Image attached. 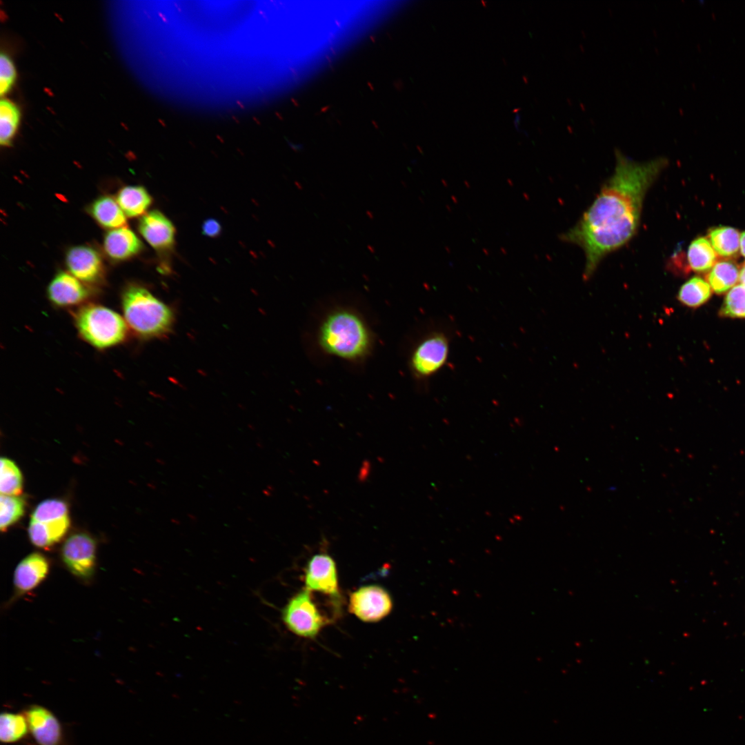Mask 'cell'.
<instances>
[{
    "label": "cell",
    "instance_id": "6da1fadb",
    "mask_svg": "<svg viewBox=\"0 0 745 745\" xmlns=\"http://www.w3.org/2000/svg\"><path fill=\"white\" fill-rule=\"evenodd\" d=\"M611 176L579 221L559 238L585 255L584 280L602 260L626 244L637 231L645 196L667 165L663 157L637 162L617 151Z\"/></svg>",
    "mask_w": 745,
    "mask_h": 745
},
{
    "label": "cell",
    "instance_id": "7a4b0ae2",
    "mask_svg": "<svg viewBox=\"0 0 745 745\" xmlns=\"http://www.w3.org/2000/svg\"><path fill=\"white\" fill-rule=\"evenodd\" d=\"M319 341L326 352L347 360L364 357L370 346L364 321L346 310L333 312L326 317L320 327Z\"/></svg>",
    "mask_w": 745,
    "mask_h": 745
},
{
    "label": "cell",
    "instance_id": "3957f363",
    "mask_svg": "<svg viewBox=\"0 0 745 745\" xmlns=\"http://www.w3.org/2000/svg\"><path fill=\"white\" fill-rule=\"evenodd\" d=\"M121 304L127 325L139 337H161L172 326L174 316L171 309L142 286L132 284L126 288Z\"/></svg>",
    "mask_w": 745,
    "mask_h": 745
},
{
    "label": "cell",
    "instance_id": "277c9868",
    "mask_svg": "<svg viewBox=\"0 0 745 745\" xmlns=\"http://www.w3.org/2000/svg\"><path fill=\"white\" fill-rule=\"evenodd\" d=\"M74 321L83 339L99 349L116 346L127 336L125 319L103 306L88 304L81 307L74 315Z\"/></svg>",
    "mask_w": 745,
    "mask_h": 745
},
{
    "label": "cell",
    "instance_id": "5b68a950",
    "mask_svg": "<svg viewBox=\"0 0 745 745\" xmlns=\"http://www.w3.org/2000/svg\"><path fill=\"white\" fill-rule=\"evenodd\" d=\"M450 335L444 329L436 328L428 332L416 345L410 360L414 375L427 379L437 374L447 362Z\"/></svg>",
    "mask_w": 745,
    "mask_h": 745
},
{
    "label": "cell",
    "instance_id": "8992f818",
    "mask_svg": "<svg viewBox=\"0 0 745 745\" xmlns=\"http://www.w3.org/2000/svg\"><path fill=\"white\" fill-rule=\"evenodd\" d=\"M282 620L292 633L306 638L317 636L328 623L306 588L288 601L282 610Z\"/></svg>",
    "mask_w": 745,
    "mask_h": 745
},
{
    "label": "cell",
    "instance_id": "52a82bcc",
    "mask_svg": "<svg viewBox=\"0 0 745 745\" xmlns=\"http://www.w3.org/2000/svg\"><path fill=\"white\" fill-rule=\"evenodd\" d=\"M96 542L85 533L70 536L61 548V559L72 574L87 580L92 577L96 566Z\"/></svg>",
    "mask_w": 745,
    "mask_h": 745
},
{
    "label": "cell",
    "instance_id": "ba28073f",
    "mask_svg": "<svg viewBox=\"0 0 745 745\" xmlns=\"http://www.w3.org/2000/svg\"><path fill=\"white\" fill-rule=\"evenodd\" d=\"M392 607L390 595L380 586H361L350 596V611L366 622L381 620L390 613Z\"/></svg>",
    "mask_w": 745,
    "mask_h": 745
},
{
    "label": "cell",
    "instance_id": "9c48e42d",
    "mask_svg": "<svg viewBox=\"0 0 745 745\" xmlns=\"http://www.w3.org/2000/svg\"><path fill=\"white\" fill-rule=\"evenodd\" d=\"M29 733L37 745H63L64 734L62 725L56 715L48 708L30 704L23 712Z\"/></svg>",
    "mask_w": 745,
    "mask_h": 745
},
{
    "label": "cell",
    "instance_id": "30bf717a",
    "mask_svg": "<svg viewBox=\"0 0 745 745\" xmlns=\"http://www.w3.org/2000/svg\"><path fill=\"white\" fill-rule=\"evenodd\" d=\"M304 582L305 588L310 592L339 597L336 564L326 553H317L310 557L306 567Z\"/></svg>",
    "mask_w": 745,
    "mask_h": 745
},
{
    "label": "cell",
    "instance_id": "8fae6325",
    "mask_svg": "<svg viewBox=\"0 0 745 745\" xmlns=\"http://www.w3.org/2000/svg\"><path fill=\"white\" fill-rule=\"evenodd\" d=\"M66 263L70 273L83 283L99 281L104 272L103 264L99 253L88 246H76L66 253Z\"/></svg>",
    "mask_w": 745,
    "mask_h": 745
},
{
    "label": "cell",
    "instance_id": "7c38bea8",
    "mask_svg": "<svg viewBox=\"0 0 745 745\" xmlns=\"http://www.w3.org/2000/svg\"><path fill=\"white\" fill-rule=\"evenodd\" d=\"M139 230L146 241L155 249L166 251L172 248L176 230L163 213L152 210L146 213L139 222Z\"/></svg>",
    "mask_w": 745,
    "mask_h": 745
},
{
    "label": "cell",
    "instance_id": "4fadbf2b",
    "mask_svg": "<svg viewBox=\"0 0 745 745\" xmlns=\"http://www.w3.org/2000/svg\"><path fill=\"white\" fill-rule=\"evenodd\" d=\"M50 301L60 307L76 306L84 302L90 296L83 283L66 272H59L48 287Z\"/></svg>",
    "mask_w": 745,
    "mask_h": 745
},
{
    "label": "cell",
    "instance_id": "5bb4252c",
    "mask_svg": "<svg viewBox=\"0 0 745 745\" xmlns=\"http://www.w3.org/2000/svg\"><path fill=\"white\" fill-rule=\"evenodd\" d=\"M49 571L47 559L38 553H31L17 566L13 577L14 597L35 588L46 578Z\"/></svg>",
    "mask_w": 745,
    "mask_h": 745
},
{
    "label": "cell",
    "instance_id": "9a60e30c",
    "mask_svg": "<svg viewBox=\"0 0 745 745\" xmlns=\"http://www.w3.org/2000/svg\"><path fill=\"white\" fill-rule=\"evenodd\" d=\"M143 248L141 240L127 227L110 230L105 235L103 249L107 255L117 261L137 255Z\"/></svg>",
    "mask_w": 745,
    "mask_h": 745
},
{
    "label": "cell",
    "instance_id": "2e32d148",
    "mask_svg": "<svg viewBox=\"0 0 745 745\" xmlns=\"http://www.w3.org/2000/svg\"><path fill=\"white\" fill-rule=\"evenodd\" d=\"M70 526L69 517L49 522L30 519L28 528V537L33 545L47 548L59 542Z\"/></svg>",
    "mask_w": 745,
    "mask_h": 745
},
{
    "label": "cell",
    "instance_id": "e0dca14e",
    "mask_svg": "<svg viewBox=\"0 0 745 745\" xmlns=\"http://www.w3.org/2000/svg\"><path fill=\"white\" fill-rule=\"evenodd\" d=\"M685 275L691 270L703 272L710 270L718 261L717 254L708 239L699 237L688 248L686 256L683 254Z\"/></svg>",
    "mask_w": 745,
    "mask_h": 745
},
{
    "label": "cell",
    "instance_id": "ac0fdd59",
    "mask_svg": "<svg viewBox=\"0 0 745 745\" xmlns=\"http://www.w3.org/2000/svg\"><path fill=\"white\" fill-rule=\"evenodd\" d=\"M94 219L102 227L111 230L125 227L126 215L116 199L101 196L91 204L89 209Z\"/></svg>",
    "mask_w": 745,
    "mask_h": 745
},
{
    "label": "cell",
    "instance_id": "d6986e66",
    "mask_svg": "<svg viewBox=\"0 0 745 745\" xmlns=\"http://www.w3.org/2000/svg\"><path fill=\"white\" fill-rule=\"evenodd\" d=\"M116 200L126 216L129 217L144 215L152 201L146 188L139 186H128L121 188Z\"/></svg>",
    "mask_w": 745,
    "mask_h": 745
},
{
    "label": "cell",
    "instance_id": "ffe728a7",
    "mask_svg": "<svg viewBox=\"0 0 745 745\" xmlns=\"http://www.w3.org/2000/svg\"><path fill=\"white\" fill-rule=\"evenodd\" d=\"M740 268L732 259L718 260L710 270L706 279L712 290L722 294L728 291L739 280Z\"/></svg>",
    "mask_w": 745,
    "mask_h": 745
},
{
    "label": "cell",
    "instance_id": "44dd1931",
    "mask_svg": "<svg viewBox=\"0 0 745 745\" xmlns=\"http://www.w3.org/2000/svg\"><path fill=\"white\" fill-rule=\"evenodd\" d=\"M708 241L715 252L724 259H732L739 255L740 235L735 228L729 226L711 228Z\"/></svg>",
    "mask_w": 745,
    "mask_h": 745
},
{
    "label": "cell",
    "instance_id": "7402d4cb",
    "mask_svg": "<svg viewBox=\"0 0 745 745\" xmlns=\"http://www.w3.org/2000/svg\"><path fill=\"white\" fill-rule=\"evenodd\" d=\"M29 729L23 713L3 711L0 715V740L3 744H14L23 739Z\"/></svg>",
    "mask_w": 745,
    "mask_h": 745
},
{
    "label": "cell",
    "instance_id": "603a6c76",
    "mask_svg": "<svg viewBox=\"0 0 745 745\" xmlns=\"http://www.w3.org/2000/svg\"><path fill=\"white\" fill-rule=\"evenodd\" d=\"M711 292V288L706 280L694 277L681 286L677 299L686 306L697 308L708 301Z\"/></svg>",
    "mask_w": 745,
    "mask_h": 745
},
{
    "label": "cell",
    "instance_id": "cb8c5ba5",
    "mask_svg": "<svg viewBox=\"0 0 745 745\" xmlns=\"http://www.w3.org/2000/svg\"><path fill=\"white\" fill-rule=\"evenodd\" d=\"M20 112L11 101L2 99L0 103V143L10 145L18 128Z\"/></svg>",
    "mask_w": 745,
    "mask_h": 745
},
{
    "label": "cell",
    "instance_id": "d4e9b609",
    "mask_svg": "<svg viewBox=\"0 0 745 745\" xmlns=\"http://www.w3.org/2000/svg\"><path fill=\"white\" fill-rule=\"evenodd\" d=\"M22 475L16 464L6 457L1 458V495H19L22 491Z\"/></svg>",
    "mask_w": 745,
    "mask_h": 745
},
{
    "label": "cell",
    "instance_id": "484cf974",
    "mask_svg": "<svg viewBox=\"0 0 745 745\" xmlns=\"http://www.w3.org/2000/svg\"><path fill=\"white\" fill-rule=\"evenodd\" d=\"M25 501L17 495H1L0 529L6 531L23 515Z\"/></svg>",
    "mask_w": 745,
    "mask_h": 745
},
{
    "label": "cell",
    "instance_id": "4316f807",
    "mask_svg": "<svg viewBox=\"0 0 745 745\" xmlns=\"http://www.w3.org/2000/svg\"><path fill=\"white\" fill-rule=\"evenodd\" d=\"M68 516V508L65 501L59 499H46L37 505L33 510L31 519L39 522H49Z\"/></svg>",
    "mask_w": 745,
    "mask_h": 745
},
{
    "label": "cell",
    "instance_id": "83f0119b",
    "mask_svg": "<svg viewBox=\"0 0 745 745\" xmlns=\"http://www.w3.org/2000/svg\"><path fill=\"white\" fill-rule=\"evenodd\" d=\"M722 317L745 318V286L736 285L726 295L719 310Z\"/></svg>",
    "mask_w": 745,
    "mask_h": 745
},
{
    "label": "cell",
    "instance_id": "f1b7e54d",
    "mask_svg": "<svg viewBox=\"0 0 745 745\" xmlns=\"http://www.w3.org/2000/svg\"><path fill=\"white\" fill-rule=\"evenodd\" d=\"M16 78V70L12 61L3 53L0 56V93L3 95L10 89Z\"/></svg>",
    "mask_w": 745,
    "mask_h": 745
},
{
    "label": "cell",
    "instance_id": "f546056e",
    "mask_svg": "<svg viewBox=\"0 0 745 745\" xmlns=\"http://www.w3.org/2000/svg\"><path fill=\"white\" fill-rule=\"evenodd\" d=\"M202 233L206 237H215L218 236L221 230L220 223L215 219H208L202 224Z\"/></svg>",
    "mask_w": 745,
    "mask_h": 745
},
{
    "label": "cell",
    "instance_id": "4dcf8cb0",
    "mask_svg": "<svg viewBox=\"0 0 745 745\" xmlns=\"http://www.w3.org/2000/svg\"><path fill=\"white\" fill-rule=\"evenodd\" d=\"M740 251L745 257V231L740 236Z\"/></svg>",
    "mask_w": 745,
    "mask_h": 745
},
{
    "label": "cell",
    "instance_id": "1f68e13d",
    "mask_svg": "<svg viewBox=\"0 0 745 745\" xmlns=\"http://www.w3.org/2000/svg\"><path fill=\"white\" fill-rule=\"evenodd\" d=\"M739 281H741L742 285L745 286V262L740 268Z\"/></svg>",
    "mask_w": 745,
    "mask_h": 745
}]
</instances>
